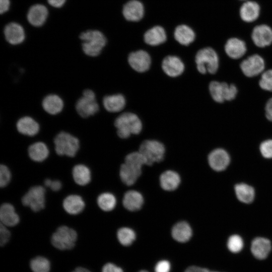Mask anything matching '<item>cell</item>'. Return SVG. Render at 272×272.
I'll use <instances>...</instances> for the list:
<instances>
[{
	"label": "cell",
	"mask_w": 272,
	"mask_h": 272,
	"mask_svg": "<svg viewBox=\"0 0 272 272\" xmlns=\"http://www.w3.org/2000/svg\"><path fill=\"white\" fill-rule=\"evenodd\" d=\"M72 174L75 182L79 185H86L90 182L91 179L90 169L83 164L75 166L73 169Z\"/></svg>",
	"instance_id": "obj_33"
},
{
	"label": "cell",
	"mask_w": 272,
	"mask_h": 272,
	"mask_svg": "<svg viewBox=\"0 0 272 272\" xmlns=\"http://www.w3.org/2000/svg\"><path fill=\"white\" fill-rule=\"evenodd\" d=\"M139 272H148V271H147V270H141V271H140Z\"/></svg>",
	"instance_id": "obj_52"
},
{
	"label": "cell",
	"mask_w": 272,
	"mask_h": 272,
	"mask_svg": "<svg viewBox=\"0 0 272 272\" xmlns=\"http://www.w3.org/2000/svg\"><path fill=\"white\" fill-rule=\"evenodd\" d=\"M244 246L242 238L238 235H231L227 241V247L232 253H238L241 251Z\"/></svg>",
	"instance_id": "obj_38"
},
{
	"label": "cell",
	"mask_w": 272,
	"mask_h": 272,
	"mask_svg": "<svg viewBox=\"0 0 272 272\" xmlns=\"http://www.w3.org/2000/svg\"><path fill=\"white\" fill-rule=\"evenodd\" d=\"M10 7V0H0V13L4 14L7 12Z\"/></svg>",
	"instance_id": "obj_48"
},
{
	"label": "cell",
	"mask_w": 272,
	"mask_h": 272,
	"mask_svg": "<svg viewBox=\"0 0 272 272\" xmlns=\"http://www.w3.org/2000/svg\"><path fill=\"white\" fill-rule=\"evenodd\" d=\"M30 265L33 272H49L50 268L49 261L42 256L33 258L30 261Z\"/></svg>",
	"instance_id": "obj_37"
},
{
	"label": "cell",
	"mask_w": 272,
	"mask_h": 272,
	"mask_svg": "<svg viewBox=\"0 0 272 272\" xmlns=\"http://www.w3.org/2000/svg\"><path fill=\"white\" fill-rule=\"evenodd\" d=\"M79 38L82 41L81 48L83 53L91 58L100 55L107 43L105 35L97 30H88L83 32Z\"/></svg>",
	"instance_id": "obj_1"
},
{
	"label": "cell",
	"mask_w": 272,
	"mask_h": 272,
	"mask_svg": "<svg viewBox=\"0 0 272 272\" xmlns=\"http://www.w3.org/2000/svg\"><path fill=\"white\" fill-rule=\"evenodd\" d=\"M227 54L233 59L241 57L246 51V44L242 40L236 38L229 39L225 46Z\"/></svg>",
	"instance_id": "obj_29"
},
{
	"label": "cell",
	"mask_w": 272,
	"mask_h": 272,
	"mask_svg": "<svg viewBox=\"0 0 272 272\" xmlns=\"http://www.w3.org/2000/svg\"><path fill=\"white\" fill-rule=\"evenodd\" d=\"M62 206L64 210L68 214L78 215L84 210L85 203L81 196L71 194L64 199Z\"/></svg>",
	"instance_id": "obj_28"
},
{
	"label": "cell",
	"mask_w": 272,
	"mask_h": 272,
	"mask_svg": "<svg viewBox=\"0 0 272 272\" xmlns=\"http://www.w3.org/2000/svg\"><path fill=\"white\" fill-rule=\"evenodd\" d=\"M114 125L117 129L118 136L126 139L131 134H138L142 129V123L135 114L125 112L119 115L114 120Z\"/></svg>",
	"instance_id": "obj_3"
},
{
	"label": "cell",
	"mask_w": 272,
	"mask_h": 272,
	"mask_svg": "<svg viewBox=\"0 0 272 272\" xmlns=\"http://www.w3.org/2000/svg\"><path fill=\"white\" fill-rule=\"evenodd\" d=\"M209 91L212 98L218 103L232 100L237 94V89L234 85L215 81L210 83Z\"/></svg>",
	"instance_id": "obj_8"
},
{
	"label": "cell",
	"mask_w": 272,
	"mask_h": 272,
	"mask_svg": "<svg viewBox=\"0 0 272 272\" xmlns=\"http://www.w3.org/2000/svg\"><path fill=\"white\" fill-rule=\"evenodd\" d=\"M0 220L1 223L7 227L15 226L20 221L19 216L14 206L9 203H4L1 206Z\"/></svg>",
	"instance_id": "obj_25"
},
{
	"label": "cell",
	"mask_w": 272,
	"mask_h": 272,
	"mask_svg": "<svg viewBox=\"0 0 272 272\" xmlns=\"http://www.w3.org/2000/svg\"><path fill=\"white\" fill-rule=\"evenodd\" d=\"M77 239V233L75 230L66 226H61L52 234L51 242L56 248L65 250L72 249Z\"/></svg>",
	"instance_id": "obj_7"
},
{
	"label": "cell",
	"mask_w": 272,
	"mask_h": 272,
	"mask_svg": "<svg viewBox=\"0 0 272 272\" xmlns=\"http://www.w3.org/2000/svg\"><path fill=\"white\" fill-rule=\"evenodd\" d=\"M197 71L202 74H215L219 68V57L216 52L211 47L199 50L195 57Z\"/></svg>",
	"instance_id": "obj_5"
},
{
	"label": "cell",
	"mask_w": 272,
	"mask_h": 272,
	"mask_svg": "<svg viewBox=\"0 0 272 272\" xmlns=\"http://www.w3.org/2000/svg\"><path fill=\"white\" fill-rule=\"evenodd\" d=\"M211 272H220V271H211Z\"/></svg>",
	"instance_id": "obj_53"
},
{
	"label": "cell",
	"mask_w": 272,
	"mask_h": 272,
	"mask_svg": "<svg viewBox=\"0 0 272 272\" xmlns=\"http://www.w3.org/2000/svg\"><path fill=\"white\" fill-rule=\"evenodd\" d=\"M4 33L7 42L12 45L22 43L26 37L24 28L16 22L7 24L4 28Z\"/></svg>",
	"instance_id": "obj_14"
},
{
	"label": "cell",
	"mask_w": 272,
	"mask_h": 272,
	"mask_svg": "<svg viewBox=\"0 0 272 272\" xmlns=\"http://www.w3.org/2000/svg\"><path fill=\"white\" fill-rule=\"evenodd\" d=\"M174 37L175 39L180 44L188 45L194 40L195 34L189 26L182 24L175 28Z\"/></svg>",
	"instance_id": "obj_31"
},
{
	"label": "cell",
	"mask_w": 272,
	"mask_h": 272,
	"mask_svg": "<svg viewBox=\"0 0 272 272\" xmlns=\"http://www.w3.org/2000/svg\"><path fill=\"white\" fill-rule=\"evenodd\" d=\"M30 158L35 162H42L49 156V151L47 145L41 141L31 144L28 148Z\"/></svg>",
	"instance_id": "obj_30"
},
{
	"label": "cell",
	"mask_w": 272,
	"mask_h": 272,
	"mask_svg": "<svg viewBox=\"0 0 272 272\" xmlns=\"http://www.w3.org/2000/svg\"><path fill=\"white\" fill-rule=\"evenodd\" d=\"M184 272H211V270L197 266H190L187 268Z\"/></svg>",
	"instance_id": "obj_50"
},
{
	"label": "cell",
	"mask_w": 272,
	"mask_h": 272,
	"mask_svg": "<svg viewBox=\"0 0 272 272\" xmlns=\"http://www.w3.org/2000/svg\"><path fill=\"white\" fill-rule=\"evenodd\" d=\"M159 181L163 189L171 191L178 188L181 182V178L176 172L169 170L161 174Z\"/></svg>",
	"instance_id": "obj_26"
},
{
	"label": "cell",
	"mask_w": 272,
	"mask_h": 272,
	"mask_svg": "<svg viewBox=\"0 0 272 272\" xmlns=\"http://www.w3.org/2000/svg\"><path fill=\"white\" fill-rule=\"evenodd\" d=\"M117 237L119 243L125 246L131 245L136 238L134 231L128 227H122L117 232Z\"/></svg>",
	"instance_id": "obj_36"
},
{
	"label": "cell",
	"mask_w": 272,
	"mask_h": 272,
	"mask_svg": "<svg viewBox=\"0 0 272 272\" xmlns=\"http://www.w3.org/2000/svg\"><path fill=\"white\" fill-rule=\"evenodd\" d=\"M271 249V242L267 238L256 237L251 242V253L258 259L262 260L265 259L268 255Z\"/></svg>",
	"instance_id": "obj_21"
},
{
	"label": "cell",
	"mask_w": 272,
	"mask_h": 272,
	"mask_svg": "<svg viewBox=\"0 0 272 272\" xmlns=\"http://www.w3.org/2000/svg\"><path fill=\"white\" fill-rule=\"evenodd\" d=\"M127 60L131 68L139 73L147 71L151 64L150 55L143 50L131 52L128 56Z\"/></svg>",
	"instance_id": "obj_13"
},
{
	"label": "cell",
	"mask_w": 272,
	"mask_h": 272,
	"mask_svg": "<svg viewBox=\"0 0 272 272\" xmlns=\"http://www.w3.org/2000/svg\"><path fill=\"white\" fill-rule=\"evenodd\" d=\"M259 150L263 157L272 158V140H267L262 142L260 145Z\"/></svg>",
	"instance_id": "obj_42"
},
{
	"label": "cell",
	"mask_w": 272,
	"mask_h": 272,
	"mask_svg": "<svg viewBox=\"0 0 272 272\" xmlns=\"http://www.w3.org/2000/svg\"><path fill=\"white\" fill-rule=\"evenodd\" d=\"M44 184L50 188L51 190L54 191L59 190L62 186L61 183L57 180H51L49 179H46L44 181Z\"/></svg>",
	"instance_id": "obj_45"
},
{
	"label": "cell",
	"mask_w": 272,
	"mask_h": 272,
	"mask_svg": "<svg viewBox=\"0 0 272 272\" xmlns=\"http://www.w3.org/2000/svg\"><path fill=\"white\" fill-rule=\"evenodd\" d=\"M265 110L266 118L269 120L272 121V97L267 101Z\"/></svg>",
	"instance_id": "obj_47"
},
{
	"label": "cell",
	"mask_w": 272,
	"mask_h": 272,
	"mask_svg": "<svg viewBox=\"0 0 272 272\" xmlns=\"http://www.w3.org/2000/svg\"><path fill=\"white\" fill-rule=\"evenodd\" d=\"M259 85L264 90L272 91V69L268 70L262 74Z\"/></svg>",
	"instance_id": "obj_40"
},
{
	"label": "cell",
	"mask_w": 272,
	"mask_h": 272,
	"mask_svg": "<svg viewBox=\"0 0 272 272\" xmlns=\"http://www.w3.org/2000/svg\"><path fill=\"white\" fill-rule=\"evenodd\" d=\"M260 8L255 2L248 1L241 6L240 15L241 19L247 22L255 21L258 17Z\"/></svg>",
	"instance_id": "obj_32"
},
{
	"label": "cell",
	"mask_w": 272,
	"mask_h": 272,
	"mask_svg": "<svg viewBox=\"0 0 272 272\" xmlns=\"http://www.w3.org/2000/svg\"><path fill=\"white\" fill-rule=\"evenodd\" d=\"M54 150L59 156L73 157L80 148L79 139L66 130L58 131L53 138Z\"/></svg>",
	"instance_id": "obj_4"
},
{
	"label": "cell",
	"mask_w": 272,
	"mask_h": 272,
	"mask_svg": "<svg viewBox=\"0 0 272 272\" xmlns=\"http://www.w3.org/2000/svg\"><path fill=\"white\" fill-rule=\"evenodd\" d=\"M125 163H129L142 168L146 165L147 161L143 154L138 152H134L127 155L125 158Z\"/></svg>",
	"instance_id": "obj_39"
},
{
	"label": "cell",
	"mask_w": 272,
	"mask_h": 272,
	"mask_svg": "<svg viewBox=\"0 0 272 272\" xmlns=\"http://www.w3.org/2000/svg\"><path fill=\"white\" fill-rule=\"evenodd\" d=\"M11 233L7 228V226L1 224L0 226V245L1 246L5 245L9 241Z\"/></svg>",
	"instance_id": "obj_43"
},
{
	"label": "cell",
	"mask_w": 272,
	"mask_h": 272,
	"mask_svg": "<svg viewBox=\"0 0 272 272\" xmlns=\"http://www.w3.org/2000/svg\"><path fill=\"white\" fill-rule=\"evenodd\" d=\"M230 161L228 153L224 149H216L212 151L208 156V162L210 167L216 171L225 170Z\"/></svg>",
	"instance_id": "obj_17"
},
{
	"label": "cell",
	"mask_w": 272,
	"mask_h": 272,
	"mask_svg": "<svg viewBox=\"0 0 272 272\" xmlns=\"http://www.w3.org/2000/svg\"><path fill=\"white\" fill-rule=\"evenodd\" d=\"M192 235V229L189 224L185 221H180L176 223L171 230L173 238L181 243L188 241Z\"/></svg>",
	"instance_id": "obj_27"
},
{
	"label": "cell",
	"mask_w": 272,
	"mask_h": 272,
	"mask_svg": "<svg viewBox=\"0 0 272 272\" xmlns=\"http://www.w3.org/2000/svg\"><path fill=\"white\" fill-rule=\"evenodd\" d=\"M143 4L138 0H130L125 3L122 8V15L128 21L137 22L144 15Z\"/></svg>",
	"instance_id": "obj_15"
},
{
	"label": "cell",
	"mask_w": 272,
	"mask_h": 272,
	"mask_svg": "<svg viewBox=\"0 0 272 272\" xmlns=\"http://www.w3.org/2000/svg\"><path fill=\"white\" fill-rule=\"evenodd\" d=\"M65 106L63 98L55 93H50L45 95L41 101V107L47 114L55 116L61 114Z\"/></svg>",
	"instance_id": "obj_11"
},
{
	"label": "cell",
	"mask_w": 272,
	"mask_h": 272,
	"mask_svg": "<svg viewBox=\"0 0 272 272\" xmlns=\"http://www.w3.org/2000/svg\"><path fill=\"white\" fill-rule=\"evenodd\" d=\"M15 128L20 134L33 137L41 131V126L39 121L34 116L30 115L21 116L16 120Z\"/></svg>",
	"instance_id": "obj_10"
},
{
	"label": "cell",
	"mask_w": 272,
	"mask_h": 272,
	"mask_svg": "<svg viewBox=\"0 0 272 272\" xmlns=\"http://www.w3.org/2000/svg\"><path fill=\"white\" fill-rule=\"evenodd\" d=\"M264 67L263 59L257 54L249 56L240 64L242 73L248 77H253L259 75L263 72Z\"/></svg>",
	"instance_id": "obj_12"
},
{
	"label": "cell",
	"mask_w": 272,
	"mask_h": 272,
	"mask_svg": "<svg viewBox=\"0 0 272 272\" xmlns=\"http://www.w3.org/2000/svg\"><path fill=\"white\" fill-rule=\"evenodd\" d=\"M72 272H91L88 269L83 267H78Z\"/></svg>",
	"instance_id": "obj_51"
},
{
	"label": "cell",
	"mask_w": 272,
	"mask_h": 272,
	"mask_svg": "<svg viewBox=\"0 0 272 272\" xmlns=\"http://www.w3.org/2000/svg\"><path fill=\"white\" fill-rule=\"evenodd\" d=\"M11 179V173L9 169L5 165L0 166V186L1 187L6 186Z\"/></svg>",
	"instance_id": "obj_41"
},
{
	"label": "cell",
	"mask_w": 272,
	"mask_h": 272,
	"mask_svg": "<svg viewBox=\"0 0 272 272\" xmlns=\"http://www.w3.org/2000/svg\"><path fill=\"white\" fill-rule=\"evenodd\" d=\"M170 263L166 260H163L157 263L155 267V272H169L170 270Z\"/></svg>",
	"instance_id": "obj_44"
},
{
	"label": "cell",
	"mask_w": 272,
	"mask_h": 272,
	"mask_svg": "<svg viewBox=\"0 0 272 272\" xmlns=\"http://www.w3.org/2000/svg\"><path fill=\"white\" fill-rule=\"evenodd\" d=\"M74 108L78 116L83 119L95 116L100 110L95 91L91 88L83 90L75 103Z\"/></svg>",
	"instance_id": "obj_2"
},
{
	"label": "cell",
	"mask_w": 272,
	"mask_h": 272,
	"mask_svg": "<svg viewBox=\"0 0 272 272\" xmlns=\"http://www.w3.org/2000/svg\"><path fill=\"white\" fill-rule=\"evenodd\" d=\"M254 43L259 47H264L272 43V29L266 25L255 27L252 33Z\"/></svg>",
	"instance_id": "obj_19"
},
{
	"label": "cell",
	"mask_w": 272,
	"mask_h": 272,
	"mask_svg": "<svg viewBox=\"0 0 272 272\" xmlns=\"http://www.w3.org/2000/svg\"><path fill=\"white\" fill-rule=\"evenodd\" d=\"M45 194V190L43 187L40 185L33 186L23 196L22 202L33 211L38 212L44 208Z\"/></svg>",
	"instance_id": "obj_9"
},
{
	"label": "cell",
	"mask_w": 272,
	"mask_h": 272,
	"mask_svg": "<svg viewBox=\"0 0 272 272\" xmlns=\"http://www.w3.org/2000/svg\"><path fill=\"white\" fill-rule=\"evenodd\" d=\"M102 272H123L122 269L112 263L105 264L102 270Z\"/></svg>",
	"instance_id": "obj_46"
},
{
	"label": "cell",
	"mask_w": 272,
	"mask_h": 272,
	"mask_svg": "<svg viewBox=\"0 0 272 272\" xmlns=\"http://www.w3.org/2000/svg\"><path fill=\"white\" fill-rule=\"evenodd\" d=\"M162 68L167 76L177 77L183 73L185 66L179 57L174 55H168L163 59Z\"/></svg>",
	"instance_id": "obj_16"
},
{
	"label": "cell",
	"mask_w": 272,
	"mask_h": 272,
	"mask_svg": "<svg viewBox=\"0 0 272 272\" xmlns=\"http://www.w3.org/2000/svg\"><path fill=\"white\" fill-rule=\"evenodd\" d=\"M99 207L105 212L113 210L116 205L115 196L110 192H104L100 194L97 199Z\"/></svg>",
	"instance_id": "obj_35"
},
{
	"label": "cell",
	"mask_w": 272,
	"mask_h": 272,
	"mask_svg": "<svg viewBox=\"0 0 272 272\" xmlns=\"http://www.w3.org/2000/svg\"><path fill=\"white\" fill-rule=\"evenodd\" d=\"M142 173V168L124 162L119 170V176L122 182L130 186L135 183Z\"/></svg>",
	"instance_id": "obj_20"
},
{
	"label": "cell",
	"mask_w": 272,
	"mask_h": 272,
	"mask_svg": "<svg viewBox=\"0 0 272 272\" xmlns=\"http://www.w3.org/2000/svg\"><path fill=\"white\" fill-rule=\"evenodd\" d=\"M235 191L239 200L245 203H250L254 199L255 192L254 188L246 184L239 183L235 186Z\"/></svg>",
	"instance_id": "obj_34"
},
{
	"label": "cell",
	"mask_w": 272,
	"mask_h": 272,
	"mask_svg": "<svg viewBox=\"0 0 272 272\" xmlns=\"http://www.w3.org/2000/svg\"><path fill=\"white\" fill-rule=\"evenodd\" d=\"M144 201V197L140 192L130 190L125 193L122 199V204L126 210L134 212L141 209Z\"/></svg>",
	"instance_id": "obj_24"
},
{
	"label": "cell",
	"mask_w": 272,
	"mask_h": 272,
	"mask_svg": "<svg viewBox=\"0 0 272 272\" xmlns=\"http://www.w3.org/2000/svg\"><path fill=\"white\" fill-rule=\"evenodd\" d=\"M167 35L161 26H155L148 30L144 35V40L147 44L157 46L165 42Z\"/></svg>",
	"instance_id": "obj_23"
},
{
	"label": "cell",
	"mask_w": 272,
	"mask_h": 272,
	"mask_svg": "<svg viewBox=\"0 0 272 272\" xmlns=\"http://www.w3.org/2000/svg\"><path fill=\"white\" fill-rule=\"evenodd\" d=\"M48 16V11L44 5L37 4L32 5L29 9L27 19L28 22L34 27H40L46 22Z\"/></svg>",
	"instance_id": "obj_18"
},
{
	"label": "cell",
	"mask_w": 272,
	"mask_h": 272,
	"mask_svg": "<svg viewBox=\"0 0 272 272\" xmlns=\"http://www.w3.org/2000/svg\"><path fill=\"white\" fill-rule=\"evenodd\" d=\"M66 0H47L48 3L51 7L55 8L62 7L65 3Z\"/></svg>",
	"instance_id": "obj_49"
},
{
	"label": "cell",
	"mask_w": 272,
	"mask_h": 272,
	"mask_svg": "<svg viewBox=\"0 0 272 272\" xmlns=\"http://www.w3.org/2000/svg\"><path fill=\"white\" fill-rule=\"evenodd\" d=\"M139 151L145 158L147 165H152L154 163L162 161L165 153L164 145L159 141L148 140L143 141L141 144Z\"/></svg>",
	"instance_id": "obj_6"
},
{
	"label": "cell",
	"mask_w": 272,
	"mask_h": 272,
	"mask_svg": "<svg viewBox=\"0 0 272 272\" xmlns=\"http://www.w3.org/2000/svg\"><path fill=\"white\" fill-rule=\"evenodd\" d=\"M102 105L104 109L110 113H116L121 111L125 107L126 101L121 94L105 95L102 98Z\"/></svg>",
	"instance_id": "obj_22"
}]
</instances>
